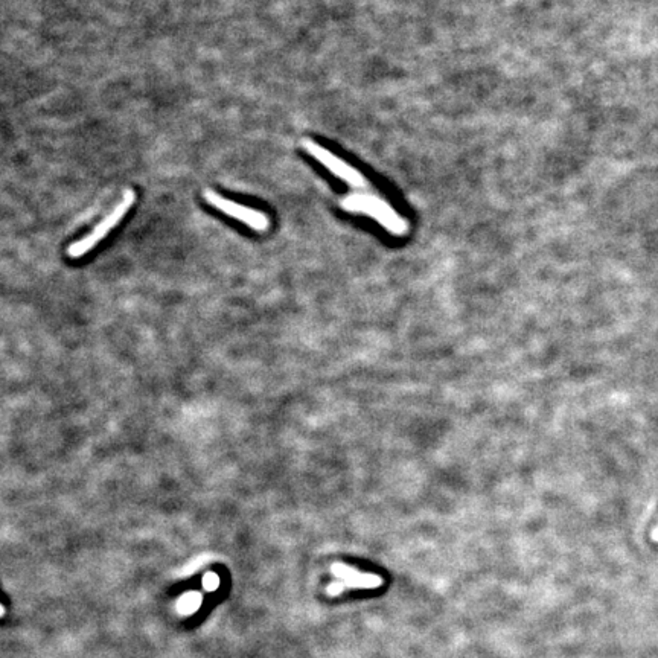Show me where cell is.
<instances>
[{
	"instance_id": "6da1fadb",
	"label": "cell",
	"mask_w": 658,
	"mask_h": 658,
	"mask_svg": "<svg viewBox=\"0 0 658 658\" xmlns=\"http://www.w3.org/2000/svg\"><path fill=\"white\" fill-rule=\"evenodd\" d=\"M341 208L352 214H362L373 218L384 229L396 237H403L409 230V223L399 215L394 206L373 192L351 194L341 200Z\"/></svg>"
},
{
	"instance_id": "7a4b0ae2",
	"label": "cell",
	"mask_w": 658,
	"mask_h": 658,
	"mask_svg": "<svg viewBox=\"0 0 658 658\" xmlns=\"http://www.w3.org/2000/svg\"><path fill=\"white\" fill-rule=\"evenodd\" d=\"M135 201H136V192L131 189L125 191V194L122 195V200L117 203L116 208L103 219V221L93 227V230L89 235H85L84 238L74 242V244H70V247L67 248V255L72 258V260H78V258H81L83 255L89 253L90 250L98 244V242L103 241L107 235L122 221V218L127 215L130 208L135 205Z\"/></svg>"
},
{
	"instance_id": "3957f363",
	"label": "cell",
	"mask_w": 658,
	"mask_h": 658,
	"mask_svg": "<svg viewBox=\"0 0 658 658\" xmlns=\"http://www.w3.org/2000/svg\"><path fill=\"white\" fill-rule=\"evenodd\" d=\"M305 151H307L311 158H314L322 167H325L331 174L335 177H339L343 182H346L349 186L354 187V189H358L362 192H373V187L369 183L362 172L355 169L354 167H351L348 162H344L340 159L339 155H335L332 151L326 150L322 145H319L314 140H303L302 142Z\"/></svg>"
},
{
	"instance_id": "277c9868",
	"label": "cell",
	"mask_w": 658,
	"mask_h": 658,
	"mask_svg": "<svg viewBox=\"0 0 658 658\" xmlns=\"http://www.w3.org/2000/svg\"><path fill=\"white\" fill-rule=\"evenodd\" d=\"M203 195H205V200L209 203V205H212L217 210H219V212L238 219V221L248 226L250 229H253L256 232H264L269 229V226H270L269 217L260 212V210L250 209L244 205H239V203L237 201L227 200L223 197V195H219L210 189L205 191Z\"/></svg>"
},
{
	"instance_id": "5b68a950",
	"label": "cell",
	"mask_w": 658,
	"mask_h": 658,
	"mask_svg": "<svg viewBox=\"0 0 658 658\" xmlns=\"http://www.w3.org/2000/svg\"><path fill=\"white\" fill-rule=\"evenodd\" d=\"M331 571L334 576L344 584V587L348 589H364V590H375L380 589V587L384 584V579L378 575L373 573H364V571H360L354 567H349L343 562H335L332 564Z\"/></svg>"
},
{
	"instance_id": "8992f818",
	"label": "cell",
	"mask_w": 658,
	"mask_h": 658,
	"mask_svg": "<svg viewBox=\"0 0 658 658\" xmlns=\"http://www.w3.org/2000/svg\"><path fill=\"white\" fill-rule=\"evenodd\" d=\"M201 602H203V596H201L200 593H195V591L186 593V594H183L182 598L178 599V602H177V609H178L180 614L189 616V614H194L195 611H197V609L200 608Z\"/></svg>"
},
{
	"instance_id": "52a82bcc",
	"label": "cell",
	"mask_w": 658,
	"mask_h": 658,
	"mask_svg": "<svg viewBox=\"0 0 658 658\" xmlns=\"http://www.w3.org/2000/svg\"><path fill=\"white\" fill-rule=\"evenodd\" d=\"M203 587H205L206 591H215L219 587V577L212 571H209V573L203 576Z\"/></svg>"
},
{
	"instance_id": "ba28073f",
	"label": "cell",
	"mask_w": 658,
	"mask_h": 658,
	"mask_svg": "<svg viewBox=\"0 0 658 658\" xmlns=\"http://www.w3.org/2000/svg\"><path fill=\"white\" fill-rule=\"evenodd\" d=\"M344 590H346L344 584L341 581H337V582H332V584L328 585L326 593L329 594V596H339V594H341Z\"/></svg>"
},
{
	"instance_id": "9c48e42d",
	"label": "cell",
	"mask_w": 658,
	"mask_h": 658,
	"mask_svg": "<svg viewBox=\"0 0 658 658\" xmlns=\"http://www.w3.org/2000/svg\"><path fill=\"white\" fill-rule=\"evenodd\" d=\"M651 538H652V541H654V543H658V524H657V526L654 528L652 534H651Z\"/></svg>"
}]
</instances>
